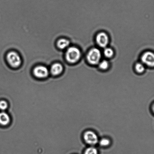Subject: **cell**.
Masks as SVG:
<instances>
[{"label":"cell","instance_id":"cell-1","mask_svg":"<svg viewBox=\"0 0 154 154\" xmlns=\"http://www.w3.org/2000/svg\"><path fill=\"white\" fill-rule=\"evenodd\" d=\"M81 57V51L75 47H70L66 52V59L68 62L75 64L79 61Z\"/></svg>","mask_w":154,"mask_h":154},{"label":"cell","instance_id":"cell-2","mask_svg":"<svg viewBox=\"0 0 154 154\" xmlns=\"http://www.w3.org/2000/svg\"><path fill=\"white\" fill-rule=\"evenodd\" d=\"M101 57L102 54L99 49L96 48H93L88 53L87 59L89 64L92 65H96L99 64Z\"/></svg>","mask_w":154,"mask_h":154},{"label":"cell","instance_id":"cell-3","mask_svg":"<svg viewBox=\"0 0 154 154\" xmlns=\"http://www.w3.org/2000/svg\"><path fill=\"white\" fill-rule=\"evenodd\" d=\"M6 59L7 62L11 67L16 68L20 67L22 63L20 55L15 51H11L7 54Z\"/></svg>","mask_w":154,"mask_h":154},{"label":"cell","instance_id":"cell-4","mask_svg":"<svg viewBox=\"0 0 154 154\" xmlns=\"http://www.w3.org/2000/svg\"><path fill=\"white\" fill-rule=\"evenodd\" d=\"M84 138L85 142L91 145H94L99 142L97 135L93 131H88L85 133Z\"/></svg>","mask_w":154,"mask_h":154},{"label":"cell","instance_id":"cell-5","mask_svg":"<svg viewBox=\"0 0 154 154\" xmlns=\"http://www.w3.org/2000/svg\"><path fill=\"white\" fill-rule=\"evenodd\" d=\"M109 38L108 34L104 32H100L96 37V42L97 45L102 48L107 47L109 43Z\"/></svg>","mask_w":154,"mask_h":154},{"label":"cell","instance_id":"cell-6","mask_svg":"<svg viewBox=\"0 0 154 154\" xmlns=\"http://www.w3.org/2000/svg\"><path fill=\"white\" fill-rule=\"evenodd\" d=\"M49 73V70L47 68L43 66H36L33 70L34 76L39 78H46L48 76Z\"/></svg>","mask_w":154,"mask_h":154},{"label":"cell","instance_id":"cell-7","mask_svg":"<svg viewBox=\"0 0 154 154\" xmlns=\"http://www.w3.org/2000/svg\"><path fill=\"white\" fill-rule=\"evenodd\" d=\"M142 63L150 67H153L154 65V55L153 52L147 51L145 52L141 58Z\"/></svg>","mask_w":154,"mask_h":154},{"label":"cell","instance_id":"cell-8","mask_svg":"<svg viewBox=\"0 0 154 154\" xmlns=\"http://www.w3.org/2000/svg\"><path fill=\"white\" fill-rule=\"evenodd\" d=\"M63 67L60 63H55L51 66L50 71L52 75L57 76L60 74L63 71Z\"/></svg>","mask_w":154,"mask_h":154},{"label":"cell","instance_id":"cell-9","mask_svg":"<svg viewBox=\"0 0 154 154\" xmlns=\"http://www.w3.org/2000/svg\"><path fill=\"white\" fill-rule=\"evenodd\" d=\"M70 42L66 38L59 39L57 42V46L60 49H65L69 47Z\"/></svg>","mask_w":154,"mask_h":154},{"label":"cell","instance_id":"cell-10","mask_svg":"<svg viewBox=\"0 0 154 154\" xmlns=\"http://www.w3.org/2000/svg\"><path fill=\"white\" fill-rule=\"evenodd\" d=\"M10 122V117L5 112L0 113V124L4 126L8 124Z\"/></svg>","mask_w":154,"mask_h":154},{"label":"cell","instance_id":"cell-11","mask_svg":"<svg viewBox=\"0 0 154 154\" xmlns=\"http://www.w3.org/2000/svg\"><path fill=\"white\" fill-rule=\"evenodd\" d=\"M104 55L107 58H111L114 55V51L111 48H105L103 51Z\"/></svg>","mask_w":154,"mask_h":154},{"label":"cell","instance_id":"cell-12","mask_svg":"<svg viewBox=\"0 0 154 154\" xmlns=\"http://www.w3.org/2000/svg\"><path fill=\"white\" fill-rule=\"evenodd\" d=\"M135 69L137 73H141L144 72L145 68L144 64L142 63H137L135 65Z\"/></svg>","mask_w":154,"mask_h":154},{"label":"cell","instance_id":"cell-13","mask_svg":"<svg viewBox=\"0 0 154 154\" xmlns=\"http://www.w3.org/2000/svg\"><path fill=\"white\" fill-rule=\"evenodd\" d=\"M99 64V68L102 70H107L109 67V64L107 60H104L100 62Z\"/></svg>","mask_w":154,"mask_h":154},{"label":"cell","instance_id":"cell-14","mask_svg":"<svg viewBox=\"0 0 154 154\" xmlns=\"http://www.w3.org/2000/svg\"><path fill=\"white\" fill-rule=\"evenodd\" d=\"M85 154H98L97 150L96 148L91 147L86 149Z\"/></svg>","mask_w":154,"mask_h":154},{"label":"cell","instance_id":"cell-15","mask_svg":"<svg viewBox=\"0 0 154 154\" xmlns=\"http://www.w3.org/2000/svg\"><path fill=\"white\" fill-rule=\"evenodd\" d=\"M100 145L103 147H105L109 145L110 144V141L107 138H103L99 142Z\"/></svg>","mask_w":154,"mask_h":154},{"label":"cell","instance_id":"cell-16","mask_svg":"<svg viewBox=\"0 0 154 154\" xmlns=\"http://www.w3.org/2000/svg\"><path fill=\"white\" fill-rule=\"evenodd\" d=\"M7 103L6 101L4 100L0 101V109L4 111L7 108Z\"/></svg>","mask_w":154,"mask_h":154}]
</instances>
